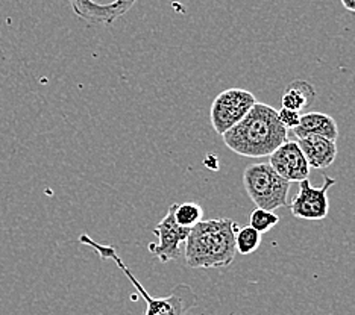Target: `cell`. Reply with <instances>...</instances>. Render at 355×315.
<instances>
[{
    "mask_svg": "<svg viewBox=\"0 0 355 315\" xmlns=\"http://www.w3.org/2000/svg\"><path fill=\"white\" fill-rule=\"evenodd\" d=\"M222 138L225 145L240 156L264 158L288 140V131L281 125L278 109L257 102Z\"/></svg>",
    "mask_w": 355,
    "mask_h": 315,
    "instance_id": "6da1fadb",
    "label": "cell"
},
{
    "mask_svg": "<svg viewBox=\"0 0 355 315\" xmlns=\"http://www.w3.org/2000/svg\"><path fill=\"white\" fill-rule=\"evenodd\" d=\"M239 223L231 218H209L198 223L184 244V258L190 269H222L236 260Z\"/></svg>",
    "mask_w": 355,
    "mask_h": 315,
    "instance_id": "7a4b0ae2",
    "label": "cell"
},
{
    "mask_svg": "<svg viewBox=\"0 0 355 315\" xmlns=\"http://www.w3.org/2000/svg\"><path fill=\"white\" fill-rule=\"evenodd\" d=\"M79 241L83 244L92 247L102 260H111L116 262L119 270L129 279L137 293L143 297L144 303H146V312H144V315H187L198 305L196 293L191 289V287L185 284L176 285L166 297H152L140 284V280L134 276L132 271L128 269V265L123 262L114 247L96 242L92 237L85 235V233L79 237Z\"/></svg>",
    "mask_w": 355,
    "mask_h": 315,
    "instance_id": "3957f363",
    "label": "cell"
},
{
    "mask_svg": "<svg viewBox=\"0 0 355 315\" xmlns=\"http://www.w3.org/2000/svg\"><path fill=\"white\" fill-rule=\"evenodd\" d=\"M243 187L257 208L275 211L288 206V191L292 182L281 177L269 163H257L245 168Z\"/></svg>",
    "mask_w": 355,
    "mask_h": 315,
    "instance_id": "277c9868",
    "label": "cell"
},
{
    "mask_svg": "<svg viewBox=\"0 0 355 315\" xmlns=\"http://www.w3.org/2000/svg\"><path fill=\"white\" fill-rule=\"evenodd\" d=\"M257 102V97L243 88H230L217 94L209 109V121L216 134L222 136L228 132L251 111Z\"/></svg>",
    "mask_w": 355,
    "mask_h": 315,
    "instance_id": "5b68a950",
    "label": "cell"
},
{
    "mask_svg": "<svg viewBox=\"0 0 355 315\" xmlns=\"http://www.w3.org/2000/svg\"><path fill=\"white\" fill-rule=\"evenodd\" d=\"M336 185L334 177L324 174V185L322 187H311L309 179L300 182V191L290 204V213L296 218L302 220H324L329 213L328 191Z\"/></svg>",
    "mask_w": 355,
    "mask_h": 315,
    "instance_id": "8992f818",
    "label": "cell"
},
{
    "mask_svg": "<svg viewBox=\"0 0 355 315\" xmlns=\"http://www.w3.org/2000/svg\"><path fill=\"white\" fill-rule=\"evenodd\" d=\"M190 231L191 229L181 228L180 224H176L173 218V206H171L168 213L161 218V222L153 229L158 241L148 246L149 252L163 264L180 260L182 255V246L187 241Z\"/></svg>",
    "mask_w": 355,
    "mask_h": 315,
    "instance_id": "52a82bcc",
    "label": "cell"
},
{
    "mask_svg": "<svg viewBox=\"0 0 355 315\" xmlns=\"http://www.w3.org/2000/svg\"><path fill=\"white\" fill-rule=\"evenodd\" d=\"M269 164L288 182H301L309 179L310 165L296 141H286L269 155Z\"/></svg>",
    "mask_w": 355,
    "mask_h": 315,
    "instance_id": "ba28073f",
    "label": "cell"
},
{
    "mask_svg": "<svg viewBox=\"0 0 355 315\" xmlns=\"http://www.w3.org/2000/svg\"><path fill=\"white\" fill-rule=\"evenodd\" d=\"M310 168L325 170L334 164L337 158L336 141L319 135H306L296 138Z\"/></svg>",
    "mask_w": 355,
    "mask_h": 315,
    "instance_id": "9c48e42d",
    "label": "cell"
},
{
    "mask_svg": "<svg viewBox=\"0 0 355 315\" xmlns=\"http://www.w3.org/2000/svg\"><path fill=\"white\" fill-rule=\"evenodd\" d=\"M293 134L296 138L306 135H319L337 141L338 126L337 121L325 112H306V114L301 116L300 125L293 129Z\"/></svg>",
    "mask_w": 355,
    "mask_h": 315,
    "instance_id": "30bf717a",
    "label": "cell"
},
{
    "mask_svg": "<svg viewBox=\"0 0 355 315\" xmlns=\"http://www.w3.org/2000/svg\"><path fill=\"white\" fill-rule=\"evenodd\" d=\"M316 90H314V87L310 82L297 79L290 82L286 88L284 94H282L281 105L282 108L301 112L302 109L311 107L314 100H316Z\"/></svg>",
    "mask_w": 355,
    "mask_h": 315,
    "instance_id": "8fae6325",
    "label": "cell"
},
{
    "mask_svg": "<svg viewBox=\"0 0 355 315\" xmlns=\"http://www.w3.org/2000/svg\"><path fill=\"white\" fill-rule=\"evenodd\" d=\"M173 218L181 228L193 229L198 223L204 220V209L195 201H184V204H173Z\"/></svg>",
    "mask_w": 355,
    "mask_h": 315,
    "instance_id": "7c38bea8",
    "label": "cell"
},
{
    "mask_svg": "<svg viewBox=\"0 0 355 315\" xmlns=\"http://www.w3.org/2000/svg\"><path fill=\"white\" fill-rule=\"evenodd\" d=\"M261 246V233L251 226L240 228L236 232V250L240 255H251Z\"/></svg>",
    "mask_w": 355,
    "mask_h": 315,
    "instance_id": "4fadbf2b",
    "label": "cell"
},
{
    "mask_svg": "<svg viewBox=\"0 0 355 315\" xmlns=\"http://www.w3.org/2000/svg\"><path fill=\"white\" fill-rule=\"evenodd\" d=\"M278 223H279V217L275 213L268 211V209H261V208H255L251 214V218H249V226L260 232L261 235L275 228Z\"/></svg>",
    "mask_w": 355,
    "mask_h": 315,
    "instance_id": "5bb4252c",
    "label": "cell"
},
{
    "mask_svg": "<svg viewBox=\"0 0 355 315\" xmlns=\"http://www.w3.org/2000/svg\"><path fill=\"white\" fill-rule=\"evenodd\" d=\"M278 118L281 121V125L284 126L287 131H293V129L300 125L301 112L281 107V109H278Z\"/></svg>",
    "mask_w": 355,
    "mask_h": 315,
    "instance_id": "9a60e30c",
    "label": "cell"
},
{
    "mask_svg": "<svg viewBox=\"0 0 355 315\" xmlns=\"http://www.w3.org/2000/svg\"><path fill=\"white\" fill-rule=\"evenodd\" d=\"M342 5L346 8V10L355 12V0H340Z\"/></svg>",
    "mask_w": 355,
    "mask_h": 315,
    "instance_id": "2e32d148",
    "label": "cell"
}]
</instances>
